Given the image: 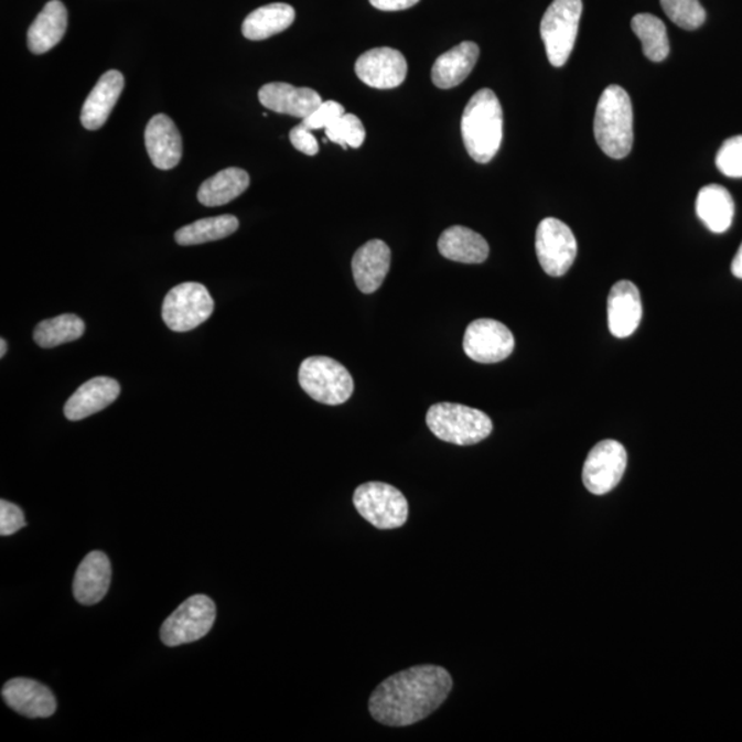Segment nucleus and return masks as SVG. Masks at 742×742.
Masks as SVG:
<instances>
[{
  "mask_svg": "<svg viewBox=\"0 0 742 742\" xmlns=\"http://www.w3.org/2000/svg\"><path fill=\"white\" fill-rule=\"evenodd\" d=\"M627 467V451L616 440H604L591 449L583 466V483L594 495L617 487Z\"/></svg>",
  "mask_w": 742,
  "mask_h": 742,
  "instance_id": "obj_11",
  "label": "nucleus"
},
{
  "mask_svg": "<svg viewBox=\"0 0 742 742\" xmlns=\"http://www.w3.org/2000/svg\"><path fill=\"white\" fill-rule=\"evenodd\" d=\"M144 143L155 169L169 171L181 163L183 143L180 130L166 115H155L144 130Z\"/></svg>",
  "mask_w": 742,
  "mask_h": 742,
  "instance_id": "obj_15",
  "label": "nucleus"
},
{
  "mask_svg": "<svg viewBox=\"0 0 742 742\" xmlns=\"http://www.w3.org/2000/svg\"><path fill=\"white\" fill-rule=\"evenodd\" d=\"M462 139L469 155L487 164L499 152L504 138V111L498 97L483 88L469 100L461 120Z\"/></svg>",
  "mask_w": 742,
  "mask_h": 742,
  "instance_id": "obj_2",
  "label": "nucleus"
},
{
  "mask_svg": "<svg viewBox=\"0 0 742 742\" xmlns=\"http://www.w3.org/2000/svg\"><path fill=\"white\" fill-rule=\"evenodd\" d=\"M643 320V301L633 282L619 281L607 295V325L613 336L626 338L637 331Z\"/></svg>",
  "mask_w": 742,
  "mask_h": 742,
  "instance_id": "obj_16",
  "label": "nucleus"
},
{
  "mask_svg": "<svg viewBox=\"0 0 742 742\" xmlns=\"http://www.w3.org/2000/svg\"><path fill=\"white\" fill-rule=\"evenodd\" d=\"M214 299L203 283L183 282L172 288L163 301V321L174 332H189L209 320Z\"/></svg>",
  "mask_w": 742,
  "mask_h": 742,
  "instance_id": "obj_8",
  "label": "nucleus"
},
{
  "mask_svg": "<svg viewBox=\"0 0 742 742\" xmlns=\"http://www.w3.org/2000/svg\"><path fill=\"white\" fill-rule=\"evenodd\" d=\"M515 337L504 323L490 318L467 326L464 336L465 354L477 364H498L509 358L515 350Z\"/></svg>",
  "mask_w": 742,
  "mask_h": 742,
  "instance_id": "obj_12",
  "label": "nucleus"
},
{
  "mask_svg": "<svg viewBox=\"0 0 742 742\" xmlns=\"http://www.w3.org/2000/svg\"><path fill=\"white\" fill-rule=\"evenodd\" d=\"M582 13V0H555L546 10L540 22V36L550 64L556 68H561L571 57Z\"/></svg>",
  "mask_w": 742,
  "mask_h": 742,
  "instance_id": "obj_6",
  "label": "nucleus"
},
{
  "mask_svg": "<svg viewBox=\"0 0 742 742\" xmlns=\"http://www.w3.org/2000/svg\"><path fill=\"white\" fill-rule=\"evenodd\" d=\"M250 185L247 171L227 169L217 172L201 185L197 198L205 206H222L232 203Z\"/></svg>",
  "mask_w": 742,
  "mask_h": 742,
  "instance_id": "obj_27",
  "label": "nucleus"
},
{
  "mask_svg": "<svg viewBox=\"0 0 742 742\" xmlns=\"http://www.w3.org/2000/svg\"><path fill=\"white\" fill-rule=\"evenodd\" d=\"M732 272L735 278L742 279V244L738 250V254L734 256Z\"/></svg>",
  "mask_w": 742,
  "mask_h": 742,
  "instance_id": "obj_38",
  "label": "nucleus"
},
{
  "mask_svg": "<svg viewBox=\"0 0 742 742\" xmlns=\"http://www.w3.org/2000/svg\"><path fill=\"white\" fill-rule=\"evenodd\" d=\"M120 384L110 377H95L83 384L64 407L69 421H80L97 415L119 398Z\"/></svg>",
  "mask_w": 742,
  "mask_h": 742,
  "instance_id": "obj_18",
  "label": "nucleus"
},
{
  "mask_svg": "<svg viewBox=\"0 0 742 742\" xmlns=\"http://www.w3.org/2000/svg\"><path fill=\"white\" fill-rule=\"evenodd\" d=\"M696 211L708 230L717 234L727 233L734 219V200L728 189L708 185L697 195Z\"/></svg>",
  "mask_w": 742,
  "mask_h": 742,
  "instance_id": "obj_25",
  "label": "nucleus"
},
{
  "mask_svg": "<svg viewBox=\"0 0 742 742\" xmlns=\"http://www.w3.org/2000/svg\"><path fill=\"white\" fill-rule=\"evenodd\" d=\"M111 566L103 551H92L77 568L74 579V594L83 605H95L108 593Z\"/></svg>",
  "mask_w": 742,
  "mask_h": 742,
  "instance_id": "obj_21",
  "label": "nucleus"
},
{
  "mask_svg": "<svg viewBox=\"0 0 742 742\" xmlns=\"http://www.w3.org/2000/svg\"><path fill=\"white\" fill-rule=\"evenodd\" d=\"M125 76L119 71H109L100 76L83 105L80 120L86 130L95 131L104 127L125 90Z\"/></svg>",
  "mask_w": 742,
  "mask_h": 742,
  "instance_id": "obj_19",
  "label": "nucleus"
},
{
  "mask_svg": "<svg viewBox=\"0 0 742 742\" xmlns=\"http://www.w3.org/2000/svg\"><path fill=\"white\" fill-rule=\"evenodd\" d=\"M354 506L359 515L378 529H398L409 518V502L394 485L369 482L354 493Z\"/></svg>",
  "mask_w": 742,
  "mask_h": 742,
  "instance_id": "obj_7",
  "label": "nucleus"
},
{
  "mask_svg": "<svg viewBox=\"0 0 742 742\" xmlns=\"http://www.w3.org/2000/svg\"><path fill=\"white\" fill-rule=\"evenodd\" d=\"M2 696L11 710L26 718H50L57 710V700L52 690L36 680L11 679L3 686Z\"/></svg>",
  "mask_w": 742,
  "mask_h": 742,
  "instance_id": "obj_14",
  "label": "nucleus"
},
{
  "mask_svg": "<svg viewBox=\"0 0 742 742\" xmlns=\"http://www.w3.org/2000/svg\"><path fill=\"white\" fill-rule=\"evenodd\" d=\"M438 247L445 259L465 265L484 264L490 255L488 243L484 237L464 226H453L443 232Z\"/></svg>",
  "mask_w": 742,
  "mask_h": 742,
  "instance_id": "obj_24",
  "label": "nucleus"
},
{
  "mask_svg": "<svg viewBox=\"0 0 742 742\" xmlns=\"http://www.w3.org/2000/svg\"><path fill=\"white\" fill-rule=\"evenodd\" d=\"M717 166L723 175L742 178V136L723 142L717 154Z\"/></svg>",
  "mask_w": 742,
  "mask_h": 742,
  "instance_id": "obj_33",
  "label": "nucleus"
},
{
  "mask_svg": "<svg viewBox=\"0 0 742 742\" xmlns=\"http://www.w3.org/2000/svg\"><path fill=\"white\" fill-rule=\"evenodd\" d=\"M325 130L329 141L337 143L344 149L348 147L358 149L364 144L366 138L364 122L353 114L343 115Z\"/></svg>",
  "mask_w": 742,
  "mask_h": 742,
  "instance_id": "obj_31",
  "label": "nucleus"
},
{
  "mask_svg": "<svg viewBox=\"0 0 742 742\" xmlns=\"http://www.w3.org/2000/svg\"><path fill=\"white\" fill-rule=\"evenodd\" d=\"M596 143L607 158L621 160L632 152L634 115L630 95L621 86L612 85L601 94L594 117Z\"/></svg>",
  "mask_w": 742,
  "mask_h": 742,
  "instance_id": "obj_3",
  "label": "nucleus"
},
{
  "mask_svg": "<svg viewBox=\"0 0 742 742\" xmlns=\"http://www.w3.org/2000/svg\"><path fill=\"white\" fill-rule=\"evenodd\" d=\"M0 345H2V350H0V356H2V358H3L6 353H8V343H6V340L2 338V340H0Z\"/></svg>",
  "mask_w": 742,
  "mask_h": 742,
  "instance_id": "obj_39",
  "label": "nucleus"
},
{
  "mask_svg": "<svg viewBox=\"0 0 742 742\" xmlns=\"http://www.w3.org/2000/svg\"><path fill=\"white\" fill-rule=\"evenodd\" d=\"M664 13L684 30L693 31L706 22V10L699 0H660Z\"/></svg>",
  "mask_w": 742,
  "mask_h": 742,
  "instance_id": "obj_32",
  "label": "nucleus"
},
{
  "mask_svg": "<svg viewBox=\"0 0 742 742\" xmlns=\"http://www.w3.org/2000/svg\"><path fill=\"white\" fill-rule=\"evenodd\" d=\"M390 267V249L381 239L362 245L353 259V275L362 293L376 292L387 277Z\"/></svg>",
  "mask_w": 742,
  "mask_h": 742,
  "instance_id": "obj_20",
  "label": "nucleus"
},
{
  "mask_svg": "<svg viewBox=\"0 0 742 742\" xmlns=\"http://www.w3.org/2000/svg\"><path fill=\"white\" fill-rule=\"evenodd\" d=\"M478 55L480 49L474 42H462L440 55L432 68L433 85L442 90L460 86L472 74Z\"/></svg>",
  "mask_w": 742,
  "mask_h": 742,
  "instance_id": "obj_23",
  "label": "nucleus"
},
{
  "mask_svg": "<svg viewBox=\"0 0 742 742\" xmlns=\"http://www.w3.org/2000/svg\"><path fill=\"white\" fill-rule=\"evenodd\" d=\"M295 11L287 3H271L256 9L243 22V35L249 41H265L287 31L293 24Z\"/></svg>",
  "mask_w": 742,
  "mask_h": 742,
  "instance_id": "obj_26",
  "label": "nucleus"
},
{
  "mask_svg": "<svg viewBox=\"0 0 742 742\" xmlns=\"http://www.w3.org/2000/svg\"><path fill=\"white\" fill-rule=\"evenodd\" d=\"M85 322L75 314H64L41 323L33 333L39 347L54 348L61 344L76 342L85 334Z\"/></svg>",
  "mask_w": 742,
  "mask_h": 742,
  "instance_id": "obj_29",
  "label": "nucleus"
},
{
  "mask_svg": "<svg viewBox=\"0 0 742 742\" xmlns=\"http://www.w3.org/2000/svg\"><path fill=\"white\" fill-rule=\"evenodd\" d=\"M68 28V10L60 0L44 6L28 30V47L33 54H44L63 41Z\"/></svg>",
  "mask_w": 742,
  "mask_h": 742,
  "instance_id": "obj_22",
  "label": "nucleus"
},
{
  "mask_svg": "<svg viewBox=\"0 0 742 742\" xmlns=\"http://www.w3.org/2000/svg\"><path fill=\"white\" fill-rule=\"evenodd\" d=\"M216 621L215 602L209 596H190L161 627L160 637L166 646L195 643L211 632Z\"/></svg>",
  "mask_w": 742,
  "mask_h": 742,
  "instance_id": "obj_9",
  "label": "nucleus"
},
{
  "mask_svg": "<svg viewBox=\"0 0 742 742\" xmlns=\"http://www.w3.org/2000/svg\"><path fill=\"white\" fill-rule=\"evenodd\" d=\"M239 227V222L234 215H222L206 217L180 228L175 233L176 243L189 247V245H200L232 236Z\"/></svg>",
  "mask_w": 742,
  "mask_h": 742,
  "instance_id": "obj_28",
  "label": "nucleus"
},
{
  "mask_svg": "<svg viewBox=\"0 0 742 742\" xmlns=\"http://www.w3.org/2000/svg\"><path fill=\"white\" fill-rule=\"evenodd\" d=\"M300 387L312 399L327 406L345 404L354 394V378L340 362L327 356H311L299 370Z\"/></svg>",
  "mask_w": 742,
  "mask_h": 742,
  "instance_id": "obj_5",
  "label": "nucleus"
},
{
  "mask_svg": "<svg viewBox=\"0 0 742 742\" xmlns=\"http://www.w3.org/2000/svg\"><path fill=\"white\" fill-rule=\"evenodd\" d=\"M427 426L442 442L473 445L487 439L494 426L485 412L459 404H437L427 412Z\"/></svg>",
  "mask_w": 742,
  "mask_h": 742,
  "instance_id": "obj_4",
  "label": "nucleus"
},
{
  "mask_svg": "<svg viewBox=\"0 0 742 742\" xmlns=\"http://www.w3.org/2000/svg\"><path fill=\"white\" fill-rule=\"evenodd\" d=\"M343 115H345L343 105H340L336 100H326V103H322L318 106L309 117H305L301 125L309 128L311 131L322 130V128L332 126L333 122L338 120Z\"/></svg>",
  "mask_w": 742,
  "mask_h": 742,
  "instance_id": "obj_34",
  "label": "nucleus"
},
{
  "mask_svg": "<svg viewBox=\"0 0 742 742\" xmlns=\"http://www.w3.org/2000/svg\"><path fill=\"white\" fill-rule=\"evenodd\" d=\"M26 526L24 512L9 501H0V534L9 537Z\"/></svg>",
  "mask_w": 742,
  "mask_h": 742,
  "instance_id": "obj_35",
  "label": "nucleus"
},
{
  "mask_svg": "<svg viewBox=\"0 0 742 742\" xmlns=\"http://www.w3.org/2000/svg\"><path fill=\"white\" fill-rule=\"evenodd\" d=\"M535 248L540 266L550 277L566 276L578 255L571 228L556 217H546L539 223Z\"/></svg>",
  "mask_w": 742,
  "mask_h": 742,
  "instance_id": "obj_10",
  "label": "nucleus"
},
{
  "mask_svg": "<svg viewBox=\"0 0 742 742\" xmlns=\"http://www.w3.org/2000/svg\"><path fill=\"white\" fill-rule=\"evenodd\" d=\"M356 76L378 90L399 87L407 76V63L398 50L378 47L362 54L355 64Z\"/></svg>",
  "mask_w": 742,
  "mask_h": 742,
  "instance_id": "obj_13",
  "label": "nucleus"
},
{
  "mask_svg": "<svg viewBox=\"0 0 742 742\" xmlns=\"http://www.w3.org/2000/svg\"><path fill=\"white\" fill-rule=\"evenodd\" d=\"M289 138L293 147L301 153L307 155H315L318 152H320L316 138L312 136L311 130L305 128L303 125L295 126L293 130L290 131Z\"/></svg>",
  "mask_w": 742,
  "mask_h": 742,
  "instance_id": "obj_36",
  "label": "nucleus"
},
{
  "mask_svg": "<svg viewBox=\"0 0 742 742\" xmlns=\"http://www.w3.org/2000/svg\"><path fill=\"white\" fill-rule=\"evenodd\" d=\"M451 690L448 669L432 664L411 667L377 686L369 700L370 716L384 727H411L439 710Z\"/></svg>",
  "mask_w": 742,
  "mask_h": 742,
  "instance_id": "obj_1",
  "label": "nucleus"
},
{
  "mask_svg": "<svg viewBox=\"0 0 742 742\" xmlns=\"http://www.w3.org/2000/svg\"><path fill=\"white\" fill-rule=\"evenodd\" d=\"M420 0H370L373 8L381 11H400L412 8Z\"/></svg>",
  "mask_w": 742,
  "mask_h": 742,
  "instance_id": "obj_37",
  "label": "nucleus"
},
{
  "mask_svg": "<svg viewBox=\"0 0 742 742\" xmlns=\"http://www.w3.org/2000/svg\"><path fill=\"white\" fill-rule=\"evenodd\" d=\"M259 100L265 108L276 114L305 119L323 100L315 90L307 87H293L289 83H269L260 88Z\"/></svg>",
  "mask_w": 742,
  "mask_h": 742,
  "instance_id": "obj_17",
  "label": "nucleus"
},
{
  "mask_svg": "<svg viewBox=\"0 0 742 742\" xmlns=\"http://www.w3.org/2000/svg\"><path fill=\"white\" fill-rule=\"evenodd\" d=\"M632 28L643 43L646 58L653 63H662L669 54L667 28L658 17L643 13L634 15Z\"/></svg>",
  "mask_w": 742,
  "mask_h": 742,
  "instance_id": "obj_30",
  "label": "nucleus"
}]
</instances>
